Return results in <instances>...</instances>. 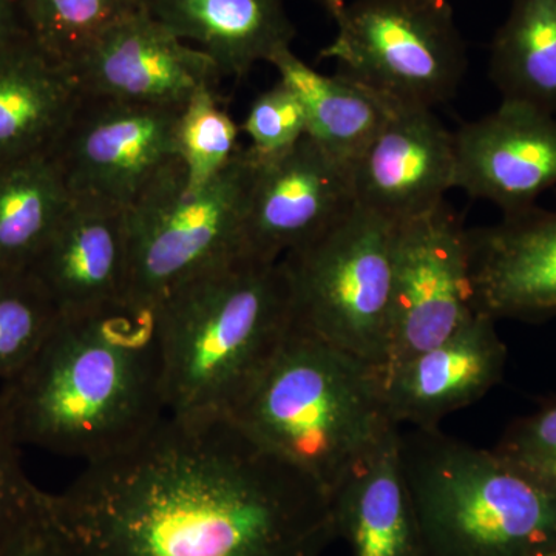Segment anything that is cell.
I'll return each instance as SVG.
<instances>
[{"label":"cell","instance_id":"cell-14","mask_svg":"<svg viewBox=\"0 0 556 556\" xmlns=\"http://www.w3.org/2000/svg\"><path fill=\"white\" fill-rule=\"evenodd\" d=\"M351 175L358 206L408 222L441 206L455 189V134L433 109L396 108Z\"/></svg>","mask_w":556,"mask_h":556},{"label":"cell","instance_id":"cell-7","mask_svg":"<svg viewBox=\"0 0 556 556\" xmlns=\"http://www.w3.org/2000/svg\"><path fill=\"white\" fill-rule=\"evenodd\" d=\"M257 160L248 148L217 177L190 189L181 161L172 164L127 208V300L160 302L211 266L243 257V230Z\"/></svg>","mask_w":556,"mask_h":556},{"label":"cell","instance_id":"cell-2","mask_svg":"<svg viewBox=\"0 0 556 556\" xmlns=\"http://www.w3.org/2000/svg\"><path fill=\"white\" fill-rule=\"evenodd\" d=\"M22 445L86 464L130 447L167 412L159 303L60 314L30 364L0 387Z\"/></svg>","mask_w":556,"mask_h":556},{"label":"cell","instance_id":"cell-17","mask_svg":"<svg viewBox=\"0 0 556 556\" xmlns=\"http://www.w3.org/2000/svg\"><path fill=\"white\" fill-rule=\"evenodd\" d=\"M30 270L60 314L89 313L127 300L126 208L73 199Z\"/></svg>","mask_w":556,"mask_h":556},{"label":"cell","instance_id":"cell-5","mask_svg":"<svg viewBox=\"0 0 556 556\" xmlns=\"http://www.w3.org/2000/svg\"><path fill=\"white\" fill-rule=\"evenodd\" d=\"M419 556H530L556 547V493L439 427L401 428Z\"/></svg>","mask_w":556,"mask_h":556},{"label":"cell","instance_id":"cell-11","mask_svg":"<svg viewBox=\"0 0 556 556\" xmlns=\"http://www.w3.org/2000/svg\"><path fill=\"white\" fill-rule=\"evenodd\" d=\"M65 67L83 97L185 108L203 89H217L218 68L142 7L90 40Z\"/></svg>","mask_w":556,"mask_h":556},{"label":"cell","instance_id":"cell-19","mask_svg":"<svg viewBox=\"0 0 556 556\" xmlns=\"http://www.w3.org/2000/svg\"><path fill=\"white\" fill-rule=\"evenodd\" d=\"M336 540L351 556H419L415 510L401 459V427L329 495Z\"/></svg>","mask_w":556,"mask_h":556},{"label":"cell","instance_id":"cell-28","mask_svg":"<svg viewBox=\"0 0 556 556\" xmlns=\"http://www.w3.org/2000/svg\"><path fill=\"white\" fill-rule=\"evenodd\" d=\"M493 450L527 478L556 493V399L514 420Z\"/></svg>","mask_w":556,"mask_h":556},{"label":"cell","instance_id":"cell-22","mask_svg":"<svg viewBox=\"0 0 556 556\" xmlns=\"http://www.w3.org/2000/svg\"><path fill=\"white\" fill-rule=\"evenodd\" d=\"M501 101L556 116V0H511L490 49Z\"/></svg>","mask_w":556,"mask_h":556},{"label":"cell","instance_id":"cell-21","mask_svg":"<svg viewBox=\"0 0 556 556\" xmlns=\"http://www.w3.org/2000/svg\"><path fill=\"white\" fill-rule=\"evenodd\" d=\"M269 64L302 101L308 121L306 137L350 169L396 109L340 73H318L292 49L281 50Z\"/></svg>","mask_w":556,"mask_h":556},{"label":"cell","instance_id":"cell-27","mask_svg":"<svg viewBox=\"0 0 556 556\" xmlns=\"http://www.w3.org/2000/svg\"><path fill=\"white\" fill-rule=\"evenodd\" d=\"M257 159L281 155L308 135L305 109L294 90L278 79L252 101L240 126Z\"/></svg>","mask_w":556,"mask_h":556},{"label":"cell","instance_id":"cell-30","mask_svg":"<svg viewBox=\"0 0 556 556\" xmlns=\"http://www.w3.org/2000/svg\"><path fill=\"white\" fill-rule=\"evenodd\" d=\"M0 556H72L64 533L51 515L47 492L38 507L0 544Z\"/></svg>","mask_w":556,"mask_h":556},{"label":"cell","instance_id":"cell-26","mask_svg":"<svg viewBox=\"0 0 556 556\" xmlns=\"http://www.w3.org/2000/svg\"><path fill=\"white\" fill-rule=\"evenodd\" d=\"M31 38L67 64L90 40L142 9V0H22Z\"/></svg>","mask_w":556,"mask_h":556},{"label":"cell","instance_id":"cell-10","mask_svg":"<svg viewBox=\"0 0 556 556\" xmlns=\"http://www.w3.org/2000/svg\"><path fill=\"white\" fill-rule=\"evenodd\" d=\"M467 232L447 203L401 223L390 348L379 378L477 314Z\"/></svg>","mask_w":556,"mask_h":556},{"label":"cell","instance_id":"cell-32","mask_svg":"<svg viewBox=\"0 0 556 556\" xmlns=\"http://www.w3.org/2000/svg\"><path fill=\"white\" fill-rule=\"evenodd\" d=\"M530 556H556V547L546 548V551H541Z\"/></svg>","mask_w":556,"mask_h":556},{"label":"cell","instance_id":"cell-29","mask_svg":"<svg viewBox=\"0 0 556 556\" xmlns=\"http://www.w3.org/2000/svg\"><path fill=\"white\" fill-rule=\"evenodd\" d=\"M20 450L0 405V544L38 507L43 495L25 473Z\"/></svg>","mask_w":556,"mask_h":556},{"label":"cell","instance_id":"cell-4","mask_svg":"<svg viewBox=\"0 0 556 556\" xmlns=\"http://www.w3.org/2000/svg\"><path fill=\"white\" fill-rule=\"evenodd\" d=\"M229 417L328 496L399 427L376 368L295 321Z\"/></svg>","mask_w":556,"mask_h":556},{"label":"cell","instance_id":"cell-23","mask_svg":"<svg viewBox=\"0 0 556 556\" xmlns=\"http://www.w3.org/2000/svg\"><path fill=\"white\" fill-rule=\"evenodd\" d=\"M72 200L51 153L0 164V269H30Z\"/></svg>","mask_w":556,"mask_h":556},{"label":"cell","instance_id":"cell-24","mask_svg":"<svg viewBox=\"0 0 556 556\" xmlns=\"http://www.w3.org/2000/svg\"><path fill=\"white\" fill-rule=\"evenodd\" d=\"M60 318L30 269H0V387L30 364Z\"/></svg>","mask_w":556,"mask_h":556},{"label":"cell","instance_id":"cell-9","mask_svg":"<svg viewBox=\"0 0 556 556\" xmlns=\"http://www.w3.org/2000/svg\"><path fill=\"white\" fill-rule=\"evenodd\" d=\"M181 109L80 94L51 150L73 199L127 211L153 179L179 161Z\"/></svg>","mask_w":556,"mask_h":556},{"label":"cell","instance_id":"cell-25","mask_svg":"<svg viewBox=\"0 0 556 556\" xmlns=\"http://www.w3.org/2000/svg\"><path fill=\"white\" fill-rule=\"evenodd\" d=\"M241 129L219 104L217 89H203L181 109L177 153L190 189L206 186L232 163L241 149Z\"/></svg>","mask_w":556,"mask_h":556},{"label":"cell","instance_id":"cell-16","mask_svg":"<svg viewBox=\"0 0 556 556\" xmlns=\"http://www.w3.org/2000/svg\"><path fill=\"white\" fill-rule=\"evenodd\" d=\"M506 364L507 346L496 320L477 313L450 338L380 378L388 415L399 427H439L445 416L495 388Z\"/></svg>","mask_w":556,"mask_h":556},{"label":"cell","instance_id":"cell-13","mask_svg":"<svg viewBox=\"0 0 556 556\" xmlns=\"http://www.w3.org/2000/svg\"><path fill=\"white\" fill-rule=\"evenodd\" d=\"M455 152V189L503 215L527 211L556 186V116L501 101L456 131Z\"/></svg>","mask_w":556,"mask_h":556},{"label":"cell","instance_id":"cell-3","mask_svg":"<svg viewBox=\"0 0 556 556\" xmlns=\"http://www.w3.org/2000/svg\"><path fill=\"white\" fill-rule=\"evenodd\" d=\"M167 412L230 416L294 327L283 263L211 266L159 302Z\"/></svg>","mask_w":556,"mask_h":556},{"label":"cell","instance_id":"cell-6","mask_svg":"<svg viewBox=\"0 0 556 556\" xmlns=\"http://www.w3.org/2000/svg\"><path fill=\"white\" fill-rule=\"evenodd\" d=\"M401 223L354 206L281 258L294 321L380 371L390 348Z\"/></svg>","mask_w":556,"mask_h":556},{"label":"cell","instance_id":"cell-8","mask_svg":"<svg viewBox=\"0 0 556 556\" xmlns=\"http://www.w3.org/2000/svg\"><path fill=\"white\" fill-rule=\"evenodd\" d=\"M338 25L320 58L394 108L455 98L468 65L448 0H325Z\"/></svg>","mask_w":556,"mask_h":556},{"label":"cell","instance_id":"cell-18","mask_svg":"<svg viewBox=\"0 0 556 556\" xmlns=\"http://www.w3.org/2000/svg\"><path fill=\"white\" fill-rule=\"evenodd\" d=\"M142 7L211 58L222 78H244L291 49L298 35L287 0H142Z\"/></svg>","mask_w":556,"mask_h":556},{"label":"cell","instance_id":"cell-20","mask_svg":"<svg viewBox=\"0 0 556 556\" xmlns=\"http://www.w3.org/2000/svg\"><path fill=\"white\" fill-rule=\"evenodd\" d=\"M79 100L68 68L31 35L0 51V164L51 153Z\"/></svg>","mask_w":556,"mask_h":556},{"label":"cell","instance_id":"cell-12","mask_svg":"<svg viewBox=\"0 0 556 556\" xmlns=\"http://www.w3.org/2000/svg\"><path fill=\"white\" fill-rule=\"evenodd\" d=\"M255 160L244 219V258L280 262L338 225L357 204L350 167L309 137L274 159Z\"/></svg>","mask_w":556,"mask_h":556},{"label":"cell","instance_id":"cell-1","mask_svg":"<svg viewBox=\"0 0 556 556\" xmlns=\"http://www.w3.org/2000/svg\"><path fill=\"white\" fill-rule=\"evenodd\" d=\"M47 500L72 556H321L336 540L327 492L228 416L167 415Z\"/></svg>","mask_w":556,"mask_h":556},{"label":"cell","instance_id":"cell-15","mask_svg":"<svg viewBox=\"0 0 556 556\" xmlns=\"http://www.w3.org/2000/svg\"><path fill=\"white\" fill-rule=\"evenodd\" d=\"M467 233L475 313L530 324L556 317V208L533 206Z\"/></svg>","mask_w":556,"mask_h":556},{"label":"cell","instance_id":"cell-31","mask_svg":"<svg viewBox=\"0 0 556 556\" xmlns=\"http://www.w3.org/2000/svg\"><path fill=\"white\" fill-rule=\"evenodd\" d=\"M28 35L22 0H0V51Z\"/></svg>","mask_w":556,"mask_h":556}]
</instances>
